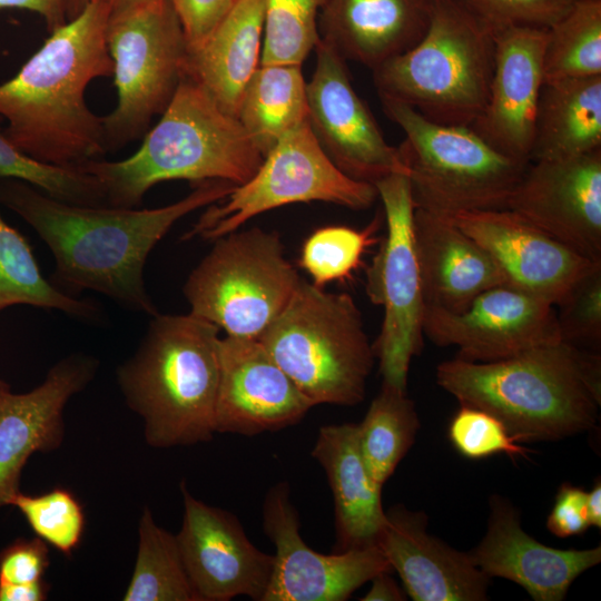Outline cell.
I'll use <instances>...</instances> for the list:
<instances>
[{
    "label": "cell",
    "instance_id": "18",
    "mask_svg": "<svg viewBox=\"0 0 601 601\" xmlns=\"http://www.w3.org/2000/svg\"><path fill=\"white\" fill-rule=\"evenodd\" d=\"M215 432L254 436L297 424L314 407L258 339L219 338Z\"/></svg>",
    "mask_w": 601,
    "mask_h": 601
},
{
    "label": "cell",
    "instance_id": "3",
    "mask_svg": "<svg viewBox=\"0 0 601 601\" xmlns=\"http://www.w3.org/2000/svg\"><path fill=\"white\" fill-rule=\"evenodd\" d=\"M436 383L460 405L493 414L518 442L554 441L595 426L601 357L559 339L495 362L444 361Z\"/></svg>",
    "mask_w": 601,
    "mask_h": 601
},
{
    "label": "cell",
    "instance_id": "49",
    "mask_svg": "<svg viewBox=\"0 0 601 601\" xmlns=\"http://www.w3.org/2000/svg\"><path fill=\"white\" fill-rule=\"evenodd\" d=\"M106 1L109 6H110V9L114 8V7H117L119 4H122L125 2H128L130 0H104Z\"/></svg>",
    "mask_w": 601,
    "mask_h": 601
},
{
    "label": "cell",
    "instance_id": "15",
    "mask_svg": "<svg viewBox=\"0 0 601 601\" xmlns=\"http://www.w3.org/2000/svg\"><path fill=\"white\" fill-rule=\"evenodd\" d=\"M423 332L437 346L457 347V358L477 363L561 339L555 306L505 284L481 293L460 313L425 307Z\"/></svg>",
    "mask_w": 601,
    "mask_h": 601
},
{
    "label": "cell",
    "instance_id": "45",
    "mask_svg": "<svg viewBox=\"0 0 601 601\" xmlns=\"http://www.w3.org/2000/svg\"><path fill=\"white\" fill-rule=\"evenodd\" d=\"M392 571H384L376 574L372 580L370 590L361 600L363 601H404L406 592L402 590L397 582L391 577Z\"/></svg>",
    "mask_w": 601,
    "mask_h": 601
},
{
    "label": "cell",
    "instance_id": "5",
    "mask_svg": "<svg viewBox=\"0 0 601 601\" xmlns=\"http://www.w3.org/2000/svg\"><path fill=\"white\" fill-rule=\"evenodd\" d=\"M218 334L216 325L189 313H158L135 354L118 367V384L144 420L148 445H194L216 433Z\"/></svg>",
    "mask_w": 601,
    "mask_h": 601
},
{
    "label": "cell",
    "instance_id": "8",
    "mask_svg": "<svg viewBox=\"0 0 601 601\" xmlns=\"http://www.w3.org/2000/svg\"><path fill=\"white\" fill-rule=\"evenodd\" d=\"M380 99L387 117L405 134L397 148L415 208L444 218L508 209L530 162L497 151L471 127L436 124L400 100Z\"/></svg>",
    "mask_w": 601,
    "mask_h": 601
},
{
    "label": "cell",
    "instance_id": "37",
    "mask_svg": "<svg viewBox=\"0 0 601 601\" xmlns=\"http://www.w3.org/2000/svg\"><path fill=\"white\" fill-rule=\"evenodd\" d=\"M37 538L61 553L70 555L80 544L86 518L76 496L66 489H53L40 495L21 491L11 500Z\"/></svg>",
    "mask_w": 601,
    "mask_h": 601
},
{
    "label": "cell",
    "instance_id": "22",
    "mask_svg": "<svg viewBox=\"0 0 601 601\" xmlns=\"http://www.w3.org/2000/svg\"><path fill=\"white\" fill-rule=\"evenodd\" d=\"M469 554L490 579L513 581L535 601H561L580 574L600 563L601 545L585 550L548 546L523 531L509 500L493 495L486 533Z\"/></svg>",
    "mask_w": 601,
    "mask_h": 601
},
{
    "label": "cell",
    "instance_id": "33",
    "mask_svg": "<svg viewBox=\"0 0 601 601\" xmlns=\"http://www.w3.org/2000/svg\"><path fill=\"white\" fill-rule=\"evenodd\" d=\"M544 81L601 76V0L577 1L548 29Z\"/></svg>",
    "mask_w": 601,
    "mask_h": 601
},
{
    "label": "cell",
    "instance_id": "50",
    "mask_svg": "<svg viewBox=\"0 0 601 601\" xmlns=\"http://www.w3.org/2000/svg\"><path fill=\"white\" fill-rule=\"evenodd\" d=\"M577 1H594V0H577Z\"/></svg>",
    "mask_w": 601,
    "mask_h": 601
},
{
    "label": "cell",
    "instance_id": "38",
    "mask_svg": "<svg viewBox=\"0 0 601 601\" xmlns=\"http://www.w3.org/2000/svg\"><path fill=\"white\" fill-rule=\"evenodd\" d=\"M447 434L454 449L471 460L500 453L510 457L526 456L529 453L518 444L497 417L472 406L461 405L449 424Z\"/></svg>",
    "mask_w": 601,
    "mask_h": 601
},
{
    "label": "cell",
    "instance_id": "17",
    "mask_svg": "<svg viewBox=\"0 0 601 601\" xmlns=\"http://www.w3.org/2000/svg\"><path fill=\"white\" fill-rule=\"evenodd\" d=\"M508 209L582 256L601 262V149L531 161Z\"/></svg>",
    "mask_w": 601,
    "mask_h": 601
},
{
    "label": "cell",
    "instance_id": "48",
    "mask_svg": "<svg viewBox=\"0 0 601 601\" xmlns=\"http://www.w3.org/2000/svg\"><path fill=\"white\" fill-rule=\"evenodd\" d=\"M67 21L75 19L79 16L85 8L91 2V0H61Z\"/></svg>",
    "mask_w": 601,
    "mask_h": 601
},
{
    "label": "cell",
    "instance_id": "26",
    "mask_svg": "<svg viewBox=\"0 0 601 601\" xmlns=\"http://www.w3.org/2000/svg\"><path fill=\"white\" fill-rule=\"evenodd\" d=\"M311 455L323 467L333 494L336 552L374 546L386 519L383 486L367 472L357 424L322 426Z\"/></svg>",
    "mask_w": 601,
    "mask_h": 601
},
{
    "label": "cell",
    "instance_id": "28",
    "mask_svg": "<svg viewBox=\"0 0 601 601\" xmlns=\"http://www.w3.org/2000/svg\"><path fill=\"white\" fill-rule=\"evenodd\" d=\"M601 149V76L544 81L530 162Z\"/></svg>",
    "mask_w": 601,
    "mask_h": 601
},
{
    "label": "cell",
    "instance_id": "46",
    "mask_svg": "<svg viewBox=\"0 0 601 601\" xmlns=\"http://www.w3.org/2000/svg\"><path fill=\"white\" fill-rule=\"evenodd\" d=\"M48 592L49 585L43 580L26 584L0 583V601H42Z\"/></svg>",
    "mask_w": 601,
    "mask_h": 601
},
{
    "label": "cell",
    "instance_id": "31",
    "mask_svg": "<svg viewBox=\"0 0 601 601\" xmlns=\"http://www.w3.org/2000/svg\"><path fill=\"white\" fill-rule=\"evenodd\" d=\"M358 426L359 450L368 474L382 485L415 442L420 418L406 391L382 382Z\"/></svg>",
    "mask_w": 601,
    "mask_h": 601
},
{
    "label": "cell",
    "instance_id": "12",
    "mask_svg": "<svg viewBox=\"0 0 601 601\" xmlns=\"http://www.w3.org/2000/svg\"><path fill=\"white\" fill-rule=\"evenodd\" d=\"M386 235L366 269V294L384 309L373 345L382 382L406 391L410 365L424 346L422 280L413 237L414 204L407 176L392 174L375 184Z\"/></svg>",
    "mask_w": 601,
    "mask_h": 601
},
{
    "label": "cell",
    "instance_id": "16",
    "mask_svg": "<svg viewBox=\"0 0 601 601\" xmlns=\"http://www.w3.org/2000/svg\"><path fill=\"white\" fill-rule=\"evenodd\" d=\"M183 522L176 534L181 560L199 601L248 597L263 601L274 555L256 548L239 520L194 497L181 482Z\"/></svg>",
    "mask_w": 601,
    "mask_h": 601
},
{
    "label": "cell",
    "instance_id": "6",
    "mask_svg": "<svg viewBox=\"0 0 601 601\" xmlns=\"http://www.w3.org/2000/svg\"><path fill=\"white\" fill-rule=\"evenodd\" d=\"M493 66V30L461 0H434L421 40L372 71L378 96L430 121L472 127L485 108Z\"/></svg>",
    "mask_w": 601,
    "mask_h": 601
},
{
    "label": "cell",
    "instance_id": "32",
    "mask_svg": "<svg viewBox=\"0 0 601 601\" xmlns=\"http://www.w3.org/2000/svg\"><path fill=\"white\" fill-rule=\"evenodd\" d=\"M138 552L124 601H199L186 573L176 535L160 528L145 509Z\"/></svg>",
    "mask_w": 601,
    "mask_h": 601
},
{
    "label": "cell",
    "instance_id": "23",
    "mask_svg": "<svg viewBox=\"0 0 601 601\" xmlns=\"http://www.w3.org/2000/svg\"><path fill=\"white\" fill-rule=\"evenodd\" d=\"M376 546L414 601H483L490 578L471 559L427 532V516L391 508Z\"/></svg>",
    "mask_w": 601,
    "mask_h": 601
},
{
    "label": "cell",
    "instance_id": "24",
    "mask_svg": "<svg viewBox=\"0 0 601 601\" xmlns=\"http://www.w3.org/2000/svg\"><path fill=\"white\" fill-rule=\"evenodd\" d=\"M413 237L425 307L460 313L505 284L491 255L451 219L415 208Z\"/></svg>",
    "mask_w": 601,
    "mask_h": 601
},
{
    "label": "cell",
    "instance_id": "40",
    "mask_svg": "<svg viewBox=\"0 0 601 601\" xmlns=\"http://www.w3.org/2000/svg\"><path fill=\"white\" fill-rule=\"evenodd\" d=\"M493 31L506 27L548 29L561 19L577 0H461Z\"/></svg>",
    "mask_w": 601,
    "mask_h": 601
},
{
    "label": "cell",
    "instance_id": "11",
    "mask_svg": "<svg viewBox=\"0 0 601 601\" xmlns=\"http://www.w3.org/2000/svg\"><path fill=\"white\" fill-rule=\"evenodd\" d=\"M377 198L374 184L347 176L332 161L307 119L275 144L249 180L236 186L220 205L210 206L186 238L214 240L288 204L326 201L362 210Z\"/></svg>",
    "mask_w": 601,
    "mask_h": 601
},
{
    "label": "cell",
    "instance_id": "4",
    "mask_svg": "<svg viewBox=\"0 0 601 601\" xmlns=\"http://www.w3.org/2000/svg\"><path fill=\"white\" fill-rule=\"evenodd\" d=\"M126 159L90 160L79 169L101 184L108 207L136 208L155 185L174 179L242 185L264 161L236 116L184 76L157 125Z\"/></svg>",
    "mask_w": 601,
    "mask_h": 601
},
{
    "label": "cell",
    "instance_id": "42",
    "mask_svg": "<svg viewBox=\"0 0 601 601\" xmlns=\"http://www.w3.org/2000/svg\"><path fill=\"white\" fill-rule=\"evenodd\" d=\"M237 0H169L181 24L187 49L199 46Z\"/></svg>",
    "mask_w": 601,
    "mask_h": 601
},
{
    "label": "cell",
    "instance_id": "43",
    "mask_svg": "<svg viewBox=\"0 0 601 601\" xmlns=\"http://www.w3.org/2000/svg\"><path fill=\"white\" fill-rule=\"evenodd\" d=\"M587 510V491L563 483L546 519V528L558 538L581 535L590 528Z\"/></svg>",
    "mask_w": 601,
    "mask_h": 601
},
{
    "label": "cell",
    "instance_id": "9",
    "mask_svg": "<svg viewBox=\"0 0 601 601\" xmlns=\"http://www.w3.org/2000/svg\"><path fill=\"white\" fill-rule=\"evenodd\" d=\"M106 42L115 109L102 118L107 152L142 138L184 78L187 43L169 0H130L110 9Z\"/></svg>",
    "mask_w": 601,
    "mask_h": 601
},
{
    "label": "cell",
    "instance_id": "14",
    "mask_svg": "<svg viewBox=\"0 0 601 601\" xmlns=\"http://www.w3.org/2000/svg\"><path fill=\"white\" fill-rule=\"evenodd\" d=\"M313 76L306 83L308 122L319 145L347 176L371 184L392 174L407 176L398 148L384 138L352 86L345 60L318 39Z\"/></svg>",
    "mask_w": 601,
    "mask_h": 601
},
{
    "label": "cell",
    "instance_id": "44",
    "mask_svg": "<svg viewBox=\"0 0 601 601\" xmlns=\"http://www.w3.org/2000/svg\"><path fill=\"white\" fill-rule=\"evenodd\" d=\"M24 9L40 14L49 32L67 22L61 0H0V9Z\"/></svg>",
    "mask_w": 601,
    "mask_h": 601
},
{
    "label": "cell",
    "instance_id": "7",
    "mask_svg": "<svg viewBox=\"0 0 601 601\" xmlns=\"http://www.w3.org/2000/svg\"><path fill=\"white\" fill-rule=\"evenodd\" d=\"M258 341L314 406L364 400L376 357L351 295L300 278Z\"/></svg>",
    "mask_w": 601,
    "mask_h": 601
},
{
    "label": "cell",
    "instance_id": "19",
    "mask_svg": "<svg viewBox=\"0 0 601 601\" xmlns=\"http://www.w3.org/2000/svg\"><path fill=\"white\" fill-rule=\"evenodd\" d=\"M501 269L505 285L556 306L597 264L510 209L461 213L451 218Z\"/></svg>",
    "mask_w": 601,
    "mask_h": 601
},
{
    "label": "cell",
    "instance_id": "21",
    "mask_svg": "<svg viewBox=\"0 0 601 601\" xmlns=\"http://www.w3.org/2000/svg\"><path fill=\"white\" fill-rule=\"evenodd\" d=\"M548 29L506 27L493 31L494 66L489 97L471 127L494 149L523 164L530 162L544 83Z\"/></svg>",
    "mask_w": 601,
    "mask_h": 601
},
{
    "label": "cell",
    "instance_id": "41",
    "mask_svg": "<svg viewBox=\"0 0 601 601\" xmlns=\"http://www.w3.org/2000/svg\"><path fill=\"white\" fill-rule=\"evenodd\" d=\"M49 563L45 541L39 538L19 539L0 553V583L26 584L43 580Z\"/></svg>",
    "mask_w": 601,
    "mask_h": 601
},
{
    "label": "cell",
    "instance_id": "30",
    "mask_svg": "<svg viewBox=\"0 0 601 601\" xmlns=\"http://www.w3.org/2000/svg\"><path fill=\"white\" fill-rule=\"evenodd\" d=\"M12 305L59 311L83 322L102 318L93 302L65 293L43 276L26 237L0 214V312Z\"/></svg>",
    "mask_w": 601,
    "mask_h": 601
},
{
    "label": "cell",
    "instance_id": "13",
    "mask_svg": "<svg viewBox=\"0 0 601 601\" xmlns=\"http://www.w3.org/2000/svg\"><path fill=\"white\" fill-rule=\"evenodd\" d=\"M263 529L276 550L263 601H345L376 574L393 571L376 545L332 554L309 548L286 482L267 492Z\"/></svg>",
    "mask_w": 601,
    "mask_h": 601
},
{
    "label": "cell",
    "instance_id": "36",
    "mask_svg": "<svg viewBox=\"0 0 601 601\" xmlns=\"http://www.w3.org/2000/svg\"><path fill=\"white\" fill-rule=\"evenodd\" d=\"M376 228V219L362 230L347 226L318 228L304 242L299 265L318 287L344 280L359 266L364 252L374 243Z\"/></svg>",
    "mask_w": 601,
    "mask_h": 601
},
{
    "label": "cell",
    "instance_id": "20",
    "mask_svg": "<svg viewBox=\"0 0 601 601\" xmlns=\"http://www.w3.org/2000/svg\"><path fill=\"white\" fill-rule=\"evenodd\" d=\"M97 367L92 356L71 354L56 363L40 385L21 394L0 380V506L20 492L29 457L61 444L63 408L91 382Z\"/></svg>",
    "mask_w": 601,
    "mask_h": 601
},
{
    "label": "cell",
    "instance_id": "39",
    "mask_svg": "<svg viewBox=\"0 0 601 601\" xmlns=\"http://www.w3.org/2000/svg\"><path fill=\"white\" fill-rule=\"evenodd\" d=\"M562 341L599 347L601 342V263L581 277L555 306ZM583 348V347H582Z\"/></svg>",
    "mask_w": 601,
    "mask_h": 601
},
{
    "label": "cell",
    "instance_id": "27",
    "mask_svg": "<svg viewBox=\"0 0 601 601\" xmlns=\"http://www.w3.org/2000/svg\"><path fill=\"white\" fill-rule=\"evenodd\" d=\"M263 33L264 0H237L199 46L187 49L184 76L236 116L245 86L259 66Z\"/></svg>",
    "mask_w": 601,
    "mask_h": 601
},
{
    "label": "cell",
    "instance_id": "10",
    "mask_svg": "<svg viewBox=\"0 0 601 601\" xmlns=\"http://www.w3.org/2000/svg\"><path fill=\"white\" fill-rule=\"evenodd\" d=\"M300 276L279 235L259 227L237 229L214 245L188 275L183 293L189 314L226 335L255 338L283 311Z\"/></svg>",
    "mask_w": 601,
    "mask_h": 601
},
{
    "label": "cell",
    "instance_id": "35",
    "mask_svg": "<svg viewBox=\"0 0 601 601\" xmlns=\"http://www.w3.org/2000/svg\"><path fill=\"white\" fill-rule=\"evenodd\" d=\"M0 179L27 183L68 204L107 206L104 188L95 176L81 169L49 165L26 155L6 137L1 126Z\"/></svg>",
    "mask_w": 601,
    "mask_h": 601
},
{
    "label": "cell",
    "instance_id": "34",
    "mask_svg": "<svg viewBox=\"0 0 601 601\" xmlns=\"http://www.w3.org/2000/svg\"><path fill=\"white\" fill-rule=\"evenodd\" d=\"M325 0H264L259 65H300L319 39Z\"/></svg>",
    "mask_w": 601,
    "mask_h": 601
},
{
    "label": "cell",
    "instance_id": "25",
    "mask_svg": "<svg viewBox=\"0 0 601 601\" xmlns=\"http://www.w3.org/2000/svg\"><path fill=\"white\" fill-rule=\"evenodd\" d=\"M434 0H325L319 39L344 60L372 70L414 47L426 32Z\"/></svg>",
    "mask_w": 601,
    "mask_h": 601
},
{
    "label": "cell",
    "instance_id": "29",
    "mask_svg": "<svg viewBox=\"0 0 601 601\" xmlns=\"http://www.w3.org/2000/svg\"><path fill=\"white\" fill-rule=\"evenodd\" d=\"M236 117L265 157L285 134L308 119L300 65H259L245 86Z\"/></svg>",
    "mask_w": 601,
    "mask_h": 601
},
{
    "label": "cell",
    "instance_id": "47",
    "mask_svg": "<svg viewBox=\"0 0 601 601\" xmlns=\"http://www.w3.org/2000/svg\"><path fill=\"white\" fill-rule=\"evenodd\" d=\"M587 510L590 525L601 528V482L595 480L591 491L587 492Z\"/></svg>",
    "mask_w": 601,
    "mask_h": 601
},
{
    "label": "cell",
    "instance_id": "1",
    "mask_svg": "<svg viewBox=\"0 0 601 601\" xmlns=\"http://www.w3.org/2000/svg\"><path fill=\"white\" fill-rule=\"evenodd\" d=\"M236 185L199 183L183 199L152 209L82 206L16 179H0V203L29 224L55 259L53 284L89 289L136 313L158 314L144 280L146 260L184 216L226 198Z\"/></svg>",
    "mask_w": 601,
    "mask_h": 601
},
{
    "label": "cell",
    "instance_id": "2",
    "mask_svg": "<svg viewBox=\"0 0 601 601\" xmlns=\"http://www.w3.org/2000/svg\"><path fill=\"white\" fill-rule=\"evenodd\" d=\"M110 6L91 0L75 19L50 32L14 77L0 85L6 137L26 155L79 169L106 155L102 118L87 106L88 85L111 77L106 42Z\"/></svg>",
    "mask_w": 601,
    "mask_h": 601
}]
</instances>
